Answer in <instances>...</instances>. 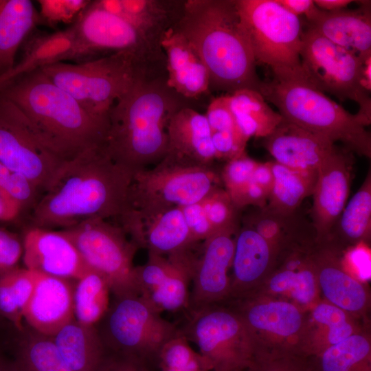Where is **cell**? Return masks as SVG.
I'll return each instance as SVG.
<instances>
[{
  "mask_svg": "<svg viewBox=\"0 0 371 371\" xmlns=\"http://www.w3.org/2000/svg\"><path fill=\"white\" fill-rule=\"evenodd\" d=\"M103 146L62 164L32 208L30 226L63 229L91 218L120 217L135 172L113 161Z\"/></svg>",
  "mask_w": 371,
  "mask_h": 371,
  "instance_id": "cell-1",
  "label": "cell"
},
{
  "mask_svg": "<svg viewBox=\"0 0 371 371\" xmlns=\"http://www.w3.org/2000/svg\"><path fill=\"white\" fill-rule=\"evenodd\" d=\"M186 100L166 80L142 75L109 111L105 153L135 172L155 165L167 153L168 123Z\"/></svg>",
  "mask_w": 371,
  "mask_h": 371,
  "instance_id": "cell-2",
  "label": "cell"
},
{
  "mask_svg": "<svg viewBox=\"0 0 371 371\" xmlns=\"http://www.w3.org/2000/svg\"><path fill=\"white\" fill-rule=\"evenodd\" d=\"M0 94L21 111L39 141L63 161L104 144L108 119L89 114L41 69L4 83Z\"/></svg>",
  "mask_w": 371,
  "mask_h": 371,
  "instance_id": "cell-3",
  "label": "cell"
},
{
  "mask_svg": "<svg viewBox=\"0 0 371 371\" xmlns=\"http://www.w3.org/2000/svg\"><path fill=\"white\" fill-rule=\"evenodd\" d=\"M174 26L206 66L210 87L228 94L243 89L258 91L261 80L236 0H188Z\"/></svg>",
  "mask_w": 371,
  "mask_h": 371,
  "instance_id": "cell-4",
  "label": "cell"
},
{
  "mask_svg": "<svg viewBox=\"0 0 371 371\" xmlns=\"http://www.w3.org/2000/svg\"><path fill=\"white\" fill-rule=\"evenodd\" d=\"M258 91L287 121L326 137L353 153L371 157V121L352 114L304 79L273 77L262 81Z\"/></svg>",
  "mask_w": 371,
  "mask_h": 371,
  "instance_id": "cell-5",
  "label": "cell"
},
{
  "mask_svg": "<svg viewBox=\"0 0 371 371\" xmlns=\"http://www.w3.org/2000/svg\"><path fill=\"white\" fill-rule=\"evenodd\" d=\"M147 66L135 54L119 52L79 63L59 62L41 69L89 114L106 120L115 102L147 74Z\"/></svg>",
  "mask_w": 371,
  "mask_h": 371,
  "instance_id": "cell-6",
  "label": "cell"
},
{
  "mask_svg": "<svg viewBox=\"0 0 371 371\" xmlns=\"http://www.w3.org/2000/svg\"><path fill=\"white\" fill-rule=\"evenodd\" d=\"M240 21L256 63L271 67L273 77L305 80L300 60V17L276 0H236Z\"/></svg>",
  "mask_w": 371,
  "mask_h": 371,
  "instance_id": "cell-7",
  "label": "cell"
},
{
  "mask_svg": "<svg viewBox=\"0 0 371 371\" xmlns=\"http://www.w3.org/2000/svg\"><path fill=\"white\" fill-rule=\"evenodd\" d=\"M221 182L212 166L191 164L166 155L153 168L135 173L124 211H155L198 203Z\"/></svg>",
  "mask_w": 371,
  "mask_h": 371,
  "instance_id": "cell-8",
  "label": "cell"
},
{
  "mask_svg": "<svg viewBox=\"0 0 371 371\" xmlns=\"http://www.w3.org/2000/svg\"><path fill=\"white\" fill-rule=\"evenodd\" d=\"M98 328L105 349L138 359L158 362L159 352L181 334L139 295L115 298ZM98 323V324H99Z\"/></svg>",
  "mask_w": 371,
  "mask_h": 371,
  "instance_id": "cell-9",
  "label": "cell"
},
{
  "mask_svg": "<svg viewBox=\"0 0 371 371\" xmlns=\"http://www.w3.org/2000/svg\"><path fill=\"white\" fill-rule=\"evenodd\" d=\"M60 230L88 267L106 280L115 298L139 295L133 265L139 248L118 223L95 218Z\"/></svg>",
  "mask_w": 371,
  "mask_h": 371,
  "instance_id": "cell-10",
  "label": "cell"
},
{
  "mask_svg": "<svg viewBox=\"0 0 371 371\" xmlns=\"http://www.w3.org/2000/svg\"><path fill=\"white\" fill-rule=\"evenodd\" d=\"M182 335L198 347L212 371H246L255 346L243 319L229 304L209 306L186 313Z\"/></svg>",
  "mask_w": 371,
  "mask_h": 371,
  "instance_id": "cell-11",
  "label": "cell"
},
{
  "mask_svg": "<svg viewBox=\"0 0 371 371\" xmlns=\"http://www.w3.org/2000/svg\"><path fill=\"white\" fill-rule=\"evenodd\" d=\"M300 56L307 82L341 101H354L357 113L371 121V99L363 83L366 59L308 27L302 33Z\"/></svg>",
  "mask_w": 371,
  "mask_h": 371,
  "instance_id": "cell-12",
  "label": "cell"
},
{
  "mask_svg": "<svg viewBox=\"0 0 371 371\" xmlns=\"http://www.w3.org/2000/svg\"><path fill=\"white\" fill-rule=\"evenodd\" d=\"M76 63L96 58L105 52H127L148 65L157 59L159 43L128 21L112 14L91 1L72 25Z\"/></svg>",
  "mask_w": 371,
  "mask_h": 371,
  "instance_id": "cell-13",
  "label": "cell"
},
{
  "mask_svg": "<svg viewBox=\"0 0 371 371\" xmlns=\"http://www.w3.org/2000/svg\"><path fill=\"white\" fill-rule=\"evenodd\" d=\"M227 304L247 327L255 356L298 353L306 311L286 300L259 295Z\"/></svg>",
  "mask_w": 371,
  "mask_h": 371,
  "instance_id": "cell-14",
  "label": "cell"
},
{
  "mask_svg": "<svg viewBox=\"0 0 371 371\" xmlns=\"http://www.w3.org/2000/svg\"><path fill=\"white\" fill-rule=\"evenodd\" d=\"M0 161L42 193L64 162L39 141L21 111L0 94Z\"/></svg>",
  "mask_w": 371,
  "mask_h": 371,
  "instance_id": "cell-15",
  "label": "cell"
},
{
  "mask_svg": "<svg viewBox=\"0 0 371 371\" xmlns=\"http://www.w3.org/2000/svg\"><path fill=\"white\" fill-rule=\"evenodd\" d=\"M199 247L167 256L148 253L146 263L135 267L139 295L160 313H186Z\"/></svg>",
  "mask_w": 371,
  "mask_h": 371,
  "instance_id": "cell-16",
  "label": "cell"
},
{
  "mask_svg": "<svg viewBox=\"0 0 371 371\" xmlns=\"http://www.w3.org/2000/svg\"><path fill=\"white\" fill-rule=\"evenodd\" d=\"M238 229L216 232L200 245L186 313L227 303Z\"/></svg>",
  "mask_w": 371,
  "mask_h": 371,
  "instance_id": "cell-17",
  "label": "cell"
},
{
  "mask_svg": "<svg viewBox=\"0 0 371 371\" xmlns=\"http://www.w3.org/2000/svg\"><path fill=\"white\" fill-rule=\"evenodd\" d=\"M315 243L281 249L269 274L250 295L286 300L305 311L312 308L322 300L312 259Z\"/></svg>",
  "mask_w": 371,
  "mask_h": 371,
  "instance_id": "cell-18",
  "label": "cell"
},
{
  "mask_svg": "<svg viewBox=\"0 0 371 371\" xmlns=\"http://www.w3.org/2000/svg\"><path fill=\"white\" fill-rule=\"evenodd\" d=\"M343 250L327 240L316 241L312 250L322 300L355 317L368 322L371 297L368 284L354 277L342 260Z\"/></svg>",
  "mask_w": 371,
  "mask_h": 371,
  "instance_id": "cell-19",
  "label": "cell"
},
{
  "mask_svg": "<svg viewBox=\"0 0 371 371\" xmlns=\"http://www.w3.org/2000/svg\"><path fill=\"white\" fill-rule=\"evenodd\" d=\"M130 239L148 253L167 256L196 246L181 207L142 212L128 210L117 220Z\"/></svg>",
  "mask_w": 371,
  "mask_h": 371,
  "instance_id": "cell-20",
  "label": "cell"
},
{
  "mask_svg": "<svg viewBox=\"0 0 371 371\" xmlns=\"http://www.w3.org/2000/svg\"><path fill=\"white\" fill-rule=\"evenodd\" d=\"M354 163V153L337 146L317 170L311 210L316 241L327 238L347 203Z\"/></svg>",
  "mask_w": 371,
  "mask_h": 371,
  "instance_id": "cell-21",
  "label": "cell"
},
{
  "mask_svg": "<svg viewBox=\"0 0 371 371\" xmlns=\"http://www.w3.org/2000/svg\"><path fill=\"white\" fill-rule=\"evenodd\" d=\"M25 268L76 281L91 269L71 240L59 230L29 226L23 237Z\"/></svg>",
  "mask_w": 371,
  "mask_h": 371,
  "instance_id": "cell-22",
  "label": "cell"
},
{
  "mask_svg": "<svg viewBox=\"0 0 371 371\" xmlns=\"http://www.w3.org/2000/svg\"><path fill=\"white\" fill-rule=\"evenodd\" d=\"M242 223L235 236L227 303L256 291L271 272L280 251L252 227Z\"/></svg>",
  "mask_w": 371,
  "mask_h": 371,
  "instance_id": "cell-23",
  "label": "cell"
},
{
  "mask_svg": "<svg viewBox=\"0 0 371 371\" xmlns=\"http://www.w3.org/2000/svg\"><path fill=\"white\" fill-rule=\"evenodd\" d=\"M263 146L274 161L302 171H317L338 146L328 138L306 131L283 118Z\"/></svg>",
  "mask_w": 371,
  "mask_h": 371,
  "instance_id": "cell-24",
  "label": "cell"
},
{
  "mask_svg": "<svg viewBox=\"0 0 371 371\" xmlns=\"http://www.w3.org/2000/svg\"><path fill=\"white\" fill-rule=\"evenodd\" d=\"M74 289L71 280L38 273L23 313L29 327L53 337L74 319Z\"/></svg>",
  "mask_w": 371,
  "mask_h": 371,
  "instance_id": "cell-25",
  "label": "cell"
},
{
  "mask_svg": "<svg viewBox=\"0 0 371 371\" xmlns=\"http://www.w3.org/2000/svg\"><path fill=\"white\" fill-rule=\"evenodd\" d=\"M166 56L167 85L186 99L196 98L210 89L206 66L190 41L173 25L159 37Z\"/></svg>",
  "mask_w": 371,
  "mask_h": 371,
  "instance_id": "cell-26",
  "label": "cell"
},
{
  "mask_svg": "<svg viewBox=\"0 0 371 371\" xmlns=\"http://www.w3.org/2000/svg\"><path fill=\"white\" fill-rule=\"evenodd\" d=\"M359 8L324 11L318 8L306 18L308 27L363 60L371 57L370 1Z\"/></svg>",
  "mask_w": 371,
  "mask_h": 371,
  "instance_id": "cell-27",
  "label": "cell"
},
{
  "mask_svg": "<svg viewBox=\"0 0 371 371\" xmlns=\"http://www.w3.org/2000/svg\"><path fill=\"white\" fill-rule=\"evenodd\" d=\"M368 324L322 299L306 311L298 353L315 357Z\"/></svg>",
  "mask_w": 371,
  "mask_h": 371,
  "instance_id": "cell-28",
  "label": "cell"
},
{
  "mask_svg": "<svg viewBox=\"0 0 371 371\" xmlns=\"http://www.w3.org/2000/svg\"><path fill=\"white\" fill-rule=\"evenodd\" d=\"M167 135L166 155L191 164L212 166L216 155L205 114L188 106L181 108L171 117Z\"/></svg>",
  "mask_w": 371,
  "mask_h": 371,
  "instance_id": "cell-29",
  "label": "cell"
},
{
  "mask_svg": "<svg viewBox=\"0 0 371 371\" xmlns=\"http://www.w3.org/2000/svg\"><path fill=\"white\" fill-rule=\"evenodd\" d=\"M52 339L71 371H96L105 347L96 326H86L75 318Z\"/></svg>",
  "mask_w": 371,
  "mask_h": 371,
  "instance_id": "cell-30",
  "label": "cell"
},
{
  "mask_svg": "<svg viewBox=\"0 0 371 371\" xmlns=\"http://www.w3.org/2000/svg\"><path fill=\"white\" fill-rule=\"evenodd\" d=\"M75 38L72 25L51 34L32 36L27 43L21 60L0 75V86L21 75L59 62L72 60Z\"/></svg>",
  "mask_w": 371,
  "mask_h": 371,
  "instance_id": "cell-31",
  "label": "cell"
},
{
  "mask_svg": "<svg viewBox=\"0 0 371 371\" xmlns=\"http://www.w3.org/2000/svg\"><path fill=\"white\" fill-rule=\"evenodd\" d=\"M41 19L30 0H0V75L15 65L21 45Z\"/></svg>",
  "mask_w": 371,
  "mask_h": 371,
  "instance_id": "cell-32",
  "label": "cell"
},
{
  "mask_svg": "<svg viewBox=\"0 0 371 371\" xmlns=\"http://www.w3.org/2000/svg\"><path fill=\"white\" fill-rule=\"evenodd\" d=\"M261 236L280 251L293 245L312 244L316 234L312 223L301 217L297 212L291 215L273 212L265 207L256 210L243 218Z\"/></svg>",
  "mask_w": 371,
  "mask_h": 371,
  "instance_id": "cell-33",
  "label": "cell"
},
{
  "mask_svg": "<svg viewBox=\"0 0 371 371\" xmlns=\"http://www.w3.org/2000/svg\"><path fill=\"white\" fill-rule=\"evenodd\" d=\"M371 173L346 203L325 240L344 251L359 243H370Z\"/></svg>",
  "mask_w": 371,
  "mask_h": 371,
  "instance_id": "cell-34",
  "label": "cell"
},
{
  "mask_svg": "<svg viewBox=\"0 0 371 371\" xmlns=\"http://www.w3.org/2000/svg\"><path fill=\"white\" fill-rule=\"evenodd\" d=\"M227 95L236 124L247 140L267 137L283 120L257 90L243 89Z\"/></svg>",
  "mask_w": 371,
  "mask_h": 371,
  "instance_id": "cell-35",
  "label": "cell"
},
{
  "mask_svg": "<svg viewBox=\"0 0 371 371\" xmlns=\"http://www.w3.org/2000/svg\"><path fill=\"white\" fill-rule=\"evenodd\" d=\"M273 184L269 194L267 210L282 215L297 212L302 201L312 196L317 171H302L271 161Z\"/></svg>",
  "mask_w": 371,
  "mask_h": 371,
  "instance_id": "cell-36",
  "label": "cell"
},
{
  "mask_svg": "<svg viewBox=\"0 0 371 371\" xmlns=\"http://www.w3.org/2000/svg\"><path fill=\"white\" fill-rule=\"evenodd\" d=\"M315 371H371L368 327L313 357Z\"/></svg>",
  "mask_w": 371,
  "mask_h": 371,
  "instance_id": "cell-37",
  "label": "cell"
},
{
  "mask_svg": "<svg viewBox=\"0 0 371 371\" xmlns=\"http://www.w3.org/2000/svg\"><path fill=\"white\" fill-rule=\"evenodd\" d=\"M111 293L106 280L94 271L76 280L74 289L75 319L86 326H96L109 310Z\"/></svg>",
  "mask_w": 371,
  "mask_h": 371,
  "instance_id": "cell-38",
  "label": "cell"
},
{
  "mask_svg": "<svg viewBox=\"0 0 371 371\" xmlns=\"http://www.w3.org/2000/svg\"><path fill=\"white\" fill-rule=\"evenodd\" d=\"M38 273L17 267L0 276V314L20 332L25 308L34 291Z\"/></svg>",
  "mask_w": 371,
  "mask_h": 371,
  "instance_id": "cell-39",
  "label": "cell"
},
{
  "mask_svg": "<svg viewBox=\"0 0 371 371\" xmlns=\"http://www.w3.org/2000/svg\"><path fill=\"white\" fill-rule=\"evenodd\" d=\"M29 329L21 331L24 335L14 357L17 371H71L52 337Z\"/></svg>",
  "mask_w": 371,
  "mask_h": 371,
  "instance_id": "cell-40",
  "label": "cell"
},
{
  "mask_svg": "<svg viewBox=\"0 0 371 371\" xmlns=\"http://www.w3.org/2000/svg\"><path fill=\"white\" fill-rule=\"evenodd\" d=\"M122 19L159 43L161 33L167 28L168 12L162 3L155 0H121Z\"/></svg>",
  "mask_w": 371,
  "mask_h": 371,
  "instance_id": "cell-41",
  "label": "cell"
},
{
  "mask_svg": "<svg viewBox=\"0 0 371 371\" xmlns=\"http://www.w3.org/2000/svg\"><path fill=\"white\" fill-rule=\"evenodd\" d=\"M201 203L214 234L238 229L240 210L236 206L224 188H216Z\"/></svg>",
  "mask_w": 371,
  "mask_h": 371,
  "instance_id": "cell-42",
  "label": "cell"
},
{
  "mask_svg": "<svg viewBox=\"0 0 371 371\" xmlns=\"http://www.w3.org/2000/svg\"><path fill=\"white\" fill-rule=\"evenodd\" d=\"M0 188L14 199L21 210L32 208L38 194V189L24 176L0 161Z\"/></svg>",
  "mask_w": 371,
  "mask_h": 371,
  "instance_id": "cell-43",
  "label": "cell"
},
{
  "mask_svg": "<svg viewBox=\"0 0 371 371\" xmlns=\"http://www.w3.org/2000/svg\"><path fill=\"white\" fill-rule=\"evenodd\" d=\"M246 371H315L313 357L298 353L256 355Z\"/></svg>",
  "mask_w": 371,
  "mask_h": 371,
  "instance_id": "cell-44",
  "label": "cell"
},
{
  "mask_svg": "<svg viewBox=\"0 0 371 371\" xmlns=\"http://www.w3.org/2000/svg\"><path fill=\"white\" fill-rule=\"evenodd\" d=\"M258 161L247 153L227 161L220 177L225 190L232 197L245 187L252 179V175Z\"/></svg>",
  "mask_w": 371,
  "mask_h": 371,
  "instance_id": "cell-45",
  "label": "cell"
},
{
  "mask_svg": "<svg viewBox=\"0 0 371 371\" xmlns=\"http://www.w3.org/2000/svg\"><path fill=\"white\" fill-rule=\"evenodd\" d=\"M91 1L87 0H40V16L48 22H70L77 19Z\"/></svg>",
  "mask_w": 371,
  "mask_h": 371,
  "instance_id": "cell-46",
  "label": "cell"
},
{
  "mask_svg": "<svg viewBox=\"0 0 371 371\" xmlns=\"http://www.w3.org/2000/svg\"><path fill=\"white\" fill-rule=\"evenodd\" d=\"M216 159L228 161L245 153L248 140L239 130L211 133Z\"/></svg>",
  "mask_w": 371,
  "mask_h": 371,
  "instance_id": "cell-47",
  "label": "cell"
},
{
  "mask_svg": "<svg viewBox=\"0 0 371 371\" xmlns=\"http://www.w3.org/2000/svg\"><path fill=\"white\" fill-rule=\"evenodd\" d=\"M205 115L211 133L220 131H240L229 107L227 94L214 98L210 102Z\"/></svg>",
  "mask_w": 371,
  "mask_h": 371,
  "instance_id": "cell-48",
  "label": "cell"
},
{
  "mask_svg": "<svg viewBox=\"0 0 371 371\" xmlns=\"http://www.w3.org/2000/svg\"><path fill=\"white\" fill-rule=\"evenodd\" d=\"M342 260L347 270L359 281L368 284L370 279V245L364 243L343 251Z\"/></svg>",
  "mask_w": 371,
  "mask_h": 371,
  "instance_id": "cell-49",
  "label": "cell"
},
{
  "mask_svg": "<svg viewBox=\"0 0 371 371\" xmlns=\"http://www.w3.org/2000/svg\"><path fill=\"white\" fill-rule=\"evenodd\" d=\"M181 208L194 243L203 242L214 234L201 201Z\"/></svg>",
  "mask_w": 371,
  "mask_h": 371,
  "instance_id": "cell-50",
  "label": "cell"
},
{
  "mask_svg": "<svg viewBox=\"0 0 371 371\" xmlns=\"http://www.w3.org/2000/svg\"><path fill=\"white\" fill-rule=\"evenodd\" d=\"M23 251V240L19 236L0 227V276L19 267Z\"/></svg>",
  "mask_w": 371,
  "mask_h": 371,
  "instance_id": "cell-51",
  "label": "cell"
},
{
  "mask_svg": "<svg viewBox=\"0 0 371 371\" xmlns=\"http://www.w3.org/2000/svg\"><path fill=\"white\" fill-rule=\"evenodd\" d=\"M96 371H149L148 366L135 358L105 349Z\"/></svg>",
  "mask_w": 371,
  "mask_h": 371,
  "instance_id": "cell-52",
  "label": "cell"
},
{
  "mask_svg": "<svg viewBox=\"0 0 371 371\" xmlns=\"http://www.w3.org/2000/svg\"><path fill=\"white\" fill-rule=\"evenodd\" d=\"M273 179L271 161L258 162L252 175V180L269 194Z\"/></svg>",
  "mask_w": 371,
  "mask_h": 371,
  "instance_id": "cell-53",
  "label": "cell"
},
{
  "mask_svg": "<svg viewBox=\"0 0 371 371\" xmlns=\"http://www.w3.org/2000/svg\"><path fill=\"white\" fill-rule=\"evenodd\" d=\"M276 1L297 17L304 16L306 19L317 8L313 0H276Z\"/></svg>",
  "mask_w": 371,
  "mask_h": 371,
  "instance_id": "cell-54",
  "label": "cell"
},
{
  "mask_svg": "<svg viewBox=\"0 0 371 371\" xmlns=\"http://www.w3.org/2000/svg\"><path fill=\"white\" fill-rule=\"evenodd\" d=\"M21 211L20 205L0 188V221H12Z\"/></svg>",
  "mask_w": 371,
  "mask_h": 371,
  "instance_id": "cell-55",
  "label": "cell"
},
{
  "mask_svg": "<svg viewBox=\"0 0 371 371\" xmlns=\"http://www.w3.org/2000/svg\"><path fill=\"white\" fill-rule=\"evenodd\" d=\"M315 5L324 11H336L346 8L351 4L352 0H313Z\"/></svg>",
  "mask_w": 371,
  "mask_h": 371,
  "instance_id": "cell-56",
  "label": "cell"
},
{
  "mask_svg": "<svg viewBox=\"0 0 371 371\" xmlns=\"http://www.w3.org/2000/svg\"><path fill=\"white\" fill-rule=\"evenodd\" d=\"M183 371H212V368L209 362L197 352Z\"/></svg>",
  "mask_w": 371,
  "mask_h": 371,
  "instance_id": "cell-57",
  "label": "cell"
},
{
  "mask_svg": "<svg viewBox=\"0 0 371 371\" xmlns=\"http://www.w3.org/2000/svg\"><path fill=\"white\" fill-rule=\"evenodd\" d=\"M0 371H17L14 359H8L0 355Z\"/></svg>",
  "mask_w": 371,
  "mask_h": 371,
  "instance_id": "cell-58",
  "label": "cell"
}]
</instances>
